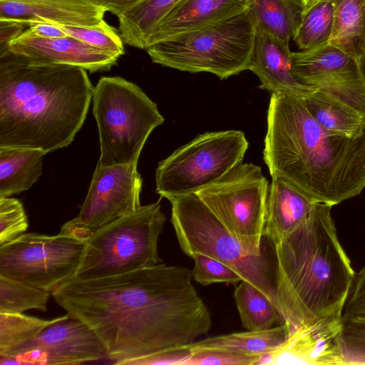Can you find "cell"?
<instances>
[{"label": "cell", "instance_id": "cell-1", "mask_svg": "<svg viewBox=\"0 0 365 365\" xmlns=\"http://www.w3.org/2000/svg\"><path fill=\"white\" fill-rule=\"evenodd\" d=\"M188 267L164 263L93 279L71 278L52 292L70 318L87 324L115 364L174 351L210 329L208 307Z\"/></svg>", "mask_w": 365, "mask_h": 365}, {"label": "cell", "instance_id": "cell-2", "mask_svg": "<svg viewBox=\"0 0 365 365\" xmlns=\"http://www.w3.org/2000/svg\"><path fill=\"white\" fill-rule=\"evenodd\" d=\"M263 159L272 177L317 202L334 206L365 188V131L353 138L329 132L302 97L272 93Z\"/></svg>", "mask_w": 365, "mask_h": 365}, {"label": "cell", "instance_id": "cell-3", "mask_svg": "<svg viewBox=\"0 0 365 365\" xmlns=\"http://www.w3.org/2000/svg\"><path fill=\"white\" fill-rule=\"evenodd\" d=\"M93 88L81 67L31 63L0 51V147L46 154L69 145L81 128Z\"/></svg>", "mask_w": 365, "mask_h": 365}, {"label": "cell", "instance_id": "cell-4", "mask_svg": "<svg viewBox=\"0 0 365 365\" xmlns=\"http://www.w3.org/2000/svg\"><path fill=\"white\" fill-rule=\"evenodd\" d=\"M317 202L293 231L269 243L278 308L290 332L323 319H341L355 272L331 217Z\"/></svg>", "mask_w": 365, "mask_h": 365}, {"label": "cell", "instance_id": "cell-5", "mask_svg": "<svg viewBox=\"0 0 365 365\" xmlns=\"http://www.w3.org/2000/svg\"><path fill=\"white\" fill-rule=\"evenodd\" d=\"M255 31L246 9L155 43L145 50L155 63L181 71L211 73L226 79L248 70Z\"/></svg>", "mask_w": 365, "mask_h": 365}, {"label": "cell", "instance_id": "cell-6", "mask_svg": "<svg viewBox=\"0 0 365 365\" xmlns=\"http://www.w3.org/2000/svg\"><path fill=\"white\" fill-rule=\"evenodd\" d=\"M92 99L101 150L97 165L138 163L150 134L164 122L156 103L138 86L119 76L101 78Z\"/></svg>", "mask_w": 365, "mask_h": 365}, {"label": "cell", "instance_id": "cell-7", "mask_svg": "<svg viewBox=\"0 0 365 365\" xmlns=\"http://www.w3.org/2000/svg\"><path fill=\"white\" fill-rule=\"evenodd\" d=\"M170 221L181 250L188 257L202 254L237 271L278 308L274 274L266 253L245 245L216 217L196 193L172 197ZM279 309V308H278Z\"/></svg>", "mask_w": 365, "mask_h": 365}, {"label": "cell", "instance_id": "cell-8", "mask_svg": "<svg viewBox=\"0 0 365 365\" xmlns=\"http://www.w3.org/2000/svg\"><path fill=\"white\" fill-rule=\"evenodd\" d=\"M165 220L158 200L97 230L85 241L73 278L106 277L162 263L158 242Z\"/></svg>", "mask_w": 365, "mask_h": 365}, {"label": "cell", "instance_id": "cell-9", "mask_svg": "<svg viewBox=\"0 0 365 365\" xmlns=\"http://www.w3.org/2000/svg\"><path fill=\"white\" fill-rule=\"evenodd\" d=\"M249 143L242 131L207 132L159 162L156 192L167 200L196 193L242 163Z\"/></svg>", "mask_w": 365, "mask_h": 365}, {"label": "cell", "instance_id": "cell-10", "mask_svg": "<svg viewBox=\"0 0 365 365\" xmlns=\"http://www.w3.org/2000/svg\"><path fill=\"white\" fill-rule=\"evenodd\" d=\"M268 192V181L261 168L241 163L196 194L245 245L257 254H264Z\"/></svg>", "mask_w": 365, "mask_h": 365}, {"label": "cell", "instance_id": "cell-11", "mask_svg": "<svg viewBox=\"0 0 365 365\" xmlns=\"http://www.w3.org/2000/svg\"><path fill=\"white\" fill-rule=\"evenodd\" d=\"M84 246L60 233L22 234L0 245V275L51 293L74 277Z\"/></svg>", "mask_w": 365, "mask_h": 365}, {"label": "cell", "instance_id": "cell-12", "mask_svg": "<svg viewBox=\"0 0 365 365\" xmlns=\"http://www.w3.org/2000/svg\"><path fill=\"white\" fill-rule=\"evenodd\" d=\"M137 167L138 163L97 165L78 214L63 224L59 233L85 242L97 230L138 210L143 180Z\"/></svg>", "mask_w": 365, "mask_h": 365}, {"label": "cell", "instance_id": "cell-13", "mask_svg": "<svg viewBox=\"0 0 365 365\" xmlns=\"http://www.w3.org/2000/svg\"><path fill=\"white\" fill-rule=\"evenodd\" d=\"M107 357L98 336L81 320L68 318L0 356V365L80 364Z\"/></svg>", "mask_w": 365, "mask_h": 365}, {"label": "cell", "instance_id": "cell-14", "mask_svg": "<svg viewBox=\"0 0 365 365\" xmlns=\"http://www.w3.org/2000/svg\"><path fill=\"white\" fill-rule=\"evenodd\" d=\"M292 66L301 84L325 91L348 104L357 102L365 91L359 61L330 43L292 53Z\"/></svg>", "mask_w": 365, "mask_h": 365}, {"label": "cell", "instance_id": "cell-15", "mask_svg": "<svg viewBox=\"0 0 365 365\" xmlns=\"http://www.w3.org/2000/svg\"><path fill=\"white\" fill-rule=\"evenodd\" d=\"M341 319H323L292 330L259 364L344 365L339 349Z\"/></svg>", "mask_w": 365, "mask_h": 365}, {"label": "cell", "instance_id": "cell-16", "mask_svg": "<svg viewBox=\"0 0 365 365\" xmlns=\"http://www.w3.org/2000/svg\"><path fill=\"white\" fill-rule=\"evenodd\" d=\"M7 50L31 63L78 66L91 73L110 70L120 57L68 36L43 38L28 29L9 43Z\"/></svg>", "mask_w": 365, "mask_h": 365}, {"label": "cell", "instance_id": "cell-17", "mask_svg": "<svg viewBox=\"0 0 365 365\" xmlns=\"http://www.w3.org/2000/svg\"><path fill=\"white\" fill-rule=\"evenodd\" d=\"M106 11L91 0H0V20L27 26L32 22L94 26L105 21Z\"/></svg>", "mask_w": 365, "mask_h": 365}, {"label": "cell", "instance_id": "cell-18", "mask_svg": "<svg viewBox=\"0 0 365 365\" xmlns=\"http://www.w3.org/2000/svg\"><path fill=\"white\" fill-rule=\"evenodd\" d=\"M289 41L256 28L255 43L248 70L259 79V87L272 93L304 97L315 90L301 84L292 72V53Z\"/></svg>", "mask_w": 365, "mask_h": 365}, {"label": "cell", "instance_id": "cell-19", "mask_svg": "<svg viewBox=\"0 0 365 365\" xmlns=\"http://www.w3.org/2000/svg\"><path fill=\"white\" fill-rule=\"evenodd\" d=\"M247 9V0H182L152 31L145 49L159 41L203 27Z\"/></svg>", "mask_w": 365, "mask_h": 365}, {"label": "cell", "instance_id": "cell-20", "mask_svg": "<svg viewBox=\"0 0 365 365\" xmlns=\"http://www.w3.org/2000/svg\"><path fill=\"white\" fill-rule=\"evenodd\" d=\"M317 203L289 181L272 177L267 202L264 238L270 242L295 230Z\"/></svg>", "mask_w": 365, "mask_h": 365}, {"label": "cell", "instance_id": "cell-21", "mask_svg": "<svg viewBox=\"0 0 365 365\" xmlns=\"http://www.w3.org/2000/svg\"><path fill=\"white\" fill-rule=\"evenodd\" d=\"M289 333V327L284 322L267 329L248 330L208 337L181 348L190 351L212 350L248 356H262L282 344Z\"/></svg>", "mask_w": 365, "mask_h": 365}, {"label": "cell", "instance_id": "cell-22", "mask_svg": "<svg viewBox=\"0 0 365 365\" xmlns=\"http://www.w3.org/2000/svg\"><path fill=\"white\" fill-rule=\"evenodd\" d=\"M303 100L309 113L329 132L353 138L365 131V115L333 95L315 89Z\"/></svg>", "mask_w": 365, "mask_h": 365}, {"label": "cell", "instance_id": "cell-23", "mask_svg": "<svg viewBox=\"0 0 365 365\" xmlns=\"http://www.w3.org/2000/svg\"><path fill=\"white\" fill-rule=\"evenodd\" d=\"M41 150L24 147H0V197L29 190L41 175Z\"/></svg>", "mask_w": 365, "mask_h": 365}, {"label": "cell", "instance_id": "cell-24", "mask_svg": "<svg viewBox=\"0 0 365 365\" xmlns=\"http://www.w3.org/2000/svg\"><path fill=\"white\" fill-rule=\"evenodd\" d=\"M256 28L289 41L294 37L304 14L302 0H247Z\"/></svg>", "mask_w": 365, "mask_h": 365}, {"label": "cell", "instance_id": "cell-25", "mask_svg": "<svg viewBox=\"0 0 365 365\" xmlns=\"http://www.w3.org/2000/svg\"><path fill=\"white\" fill-rule=\"evenodd\" d=\"M182 0H143L118 16V31L127 45L145 50L147 39L157 25Z\"/></svg>", "mask_w": 365, "mask_h": 365}, {"label": "cell", "instance_id": "cell-26", "mask_svg": "<svg viewBox=\"0 0 365 365\" xmlns=\"http://www.w3.org/2000/svg\"><path fill=\"white\" fill-rule=\"evenodd\" d=\"M329 43L357 61L365 53V0H335L332 34Z\"/></svg>", "mask_w": 365, "mask_h": 365}, {"label": "cell", "instance_id": "cell-27", "mask_svg": "<svg viewBox=\"0 0 365 365\" xmlns=\"http://www.w3.org/2000/svg\"><path fill=\"white\" fill-rule=\"evenodd\" d=\"M234 297L242 325L247 330L267 329L284 322L277 307L247 281L242 280L236 287Z\"/></svg>", "mask_w": 365, "mask_h": 365}, {"label": "cell", "instance_id": "cell-28", "mask_svg": "<svg viewBox=\"0 0 365 365\" xmlns=\"http://www.w3.org/2000/svg\"><path fill=\"white\" fill-rule=\"evenodd\" d=\"M68 318V314L43 319L23 313L0 312V356L34 339L48 327Z\"/></svg>", "mask_w": 365, "mask_h": 365}, {"label": "cell", "instance_id": "cell-29", "mask_svg": "<svg viewBox=\"0 0 365 365\" xmlns=\"http://www.w3.org/2000/svg\"><path fill=\"white\" fill-rule=\"evenodd\" d=\"M334 1H321L304 12L293 38L302 51L329 43L334 26Z\"/></svg>", "mask_w": 365, "mask_h": 365}, {"label": "cell", "instance_id": "cell-30", "mask_svg": "<svg viewBox=\"0 0 365 365\" xmlns=\"http://www.w3.org/2000/svg\"><path fill=\"white\" fill-rule=\"evenodd\" d=\"M50 292L0 275V312H46Z\"/></svg>", "mask_w": 365, "mask_h": 365}, {"label": "cell", "instance_id": "cell-31", "mask_svg": "<svg viewBox=\"0 0 365 365\" xmlns=\"http://www.w3.org/2000/svg\"><path fill=\"white\" fill-rule=\"evenodd\" d=\"M43 23V22H42ZM58 27L67 36L103 51L121 56L125 53L123 41L119 31L105 21L94 26L63 25L45 22Z\"/></svg>", "mask_w": 365, "mask_h": 365}, {"label": "cell", "instance_id": "cell-32", "mask_svg": "<svg viewBox=\"0 0 365 365\" xmlns=\"http://www.w3.org/2000/svg\"><path fill=\"white\" fill-rule=\"evenodd\" d=\"M339 349L344 365L365 364V317H341Z\"/></svg>", "mask_w": 365, "mask_h": 365}, {"label": "cell", "instance_id": "cell-33", "mask_svg": "<svg viewBox=\"0 0 365 365\" xmlns=\"http://www.w3.org/2000/svg\"><path fill=\"white\" fill-rule=\"evenodd\" d=\"M191 258L195 262L192 279L202 285L217 282L235 284L244 280L237 271L212 257L197 253Z\"/></svg>", "mask_w": 365, "mask_h": 365}, {"label": "cell", "instance_id": "cell-34", "mask_svg": "<svg viewBox=\"0 0 365 365\" xmlns=\"http://www.w3.org/2000/svg\"><path fill=\"white\" fill-rule=\"evenodd\" d=\"M29 227L21 202L13 197H0V245L24 234Z\"/></svg>", "mask_w": 365, "mask_h": 365}, {"label": "cell", "instance_id": "cell-35", "mask_svg": "<svg viewBox=\"0 0 365 365\" xmlns=\"http://www.w3.org/2000/svg\"><path fill=\"white\" fill-rule=\"evenodd\" d=\"M261 356L221 351H190L180 365H257Z\"/></svg>", "mask_w": 365, "mask_h": 365}, {"label": "cell", "instance_id": "cell-36", "mask_svg": "<svg viewBox=\"0 0 365 365\" xmlns=\"http://www.w3.org/2000/svg\"><path fill=\"white\" fill-rule=\"evenodd\" d=\"M342 317H365V265L355 274Z\"/></svg>", "mask_w": 365, "mask_h": 365}, {"label": "cell", "instance_id": "cell-37", "mask_svg": "<svg viewBox=\"0 0 365 365\" xmlns=\"http://www.w3.org/2000/svg\"><path fill=\"white\" fill-rule=\"evenodd\" d=\"M117 17L128 11L143 0H91Z\"/></svg>", "mask_w": 365, "mask_h": 365}, {"label": "cell", "instance_id": "cell-38", "mask_svg": "<svg viewBox=\"0 0 365 365\" xmlns=\"http://www.w3.org/2000/svg\"><path fill=\"white\" fill-rule=\"evenodd\" d=\"M28 29L35 36L43 38H59L67 35L58 27L48 23L32 22Z\"/></svg>", "mask_w": 365, "mask_h": 365}, {"label": "cell", "instance_id": "cell-39", "mask_svg": "<svg viewBox=\"0 0 365 365\" xmlns=\"http://www.w3.org/2000/svg\"><path fill=\"white\" fill-rule=\"evenodd\" d=\"M335 1V0H302L303 4H304V11L308 10L309 8L312 7L314 5L321 2V1Z\"/></svg>", "mask_w": 365, "mask_h": 365}, {"label": "cell", "instance_id": "cell-40", "mask_svg": "<svg viewBox=\"0 0 365 365\" xmlns=\"http://www.w3.org/2000/svg\"><path fill=\"white\" fill-rule=\"evenodd\" d=\"M360 68L365 78V53L359 61Z\"/></svg>", "mask_w": 365, "mask_h": 365}]
</instances>
